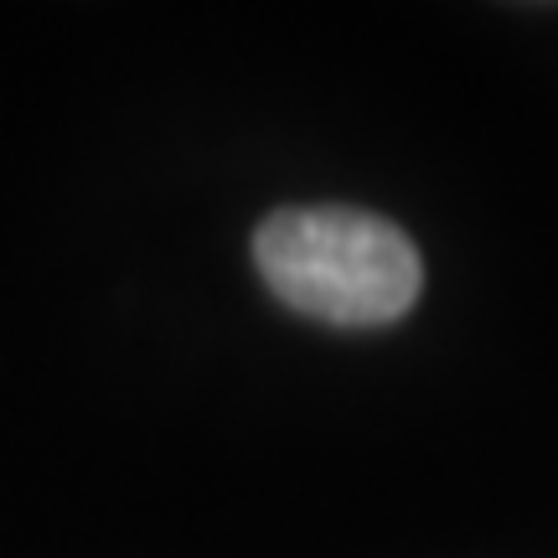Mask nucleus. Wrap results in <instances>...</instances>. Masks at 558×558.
<instances>
[{"instance_id": "f257e3e1", "label": "nucleus", "mask_w": 558, "mask_h": 558, "mask_svg": "<svg viewBox=\"0 0 558 558\" xmlns=\"http://www.w3.org/2000/svg\"><path fill=\"white\" fill-rule=\"evenodd\" d=\"M254 264L290 311L326 326H388L424 290L414 239L362 207H279L254 233Z\"/></svg>"}]
</instances>
